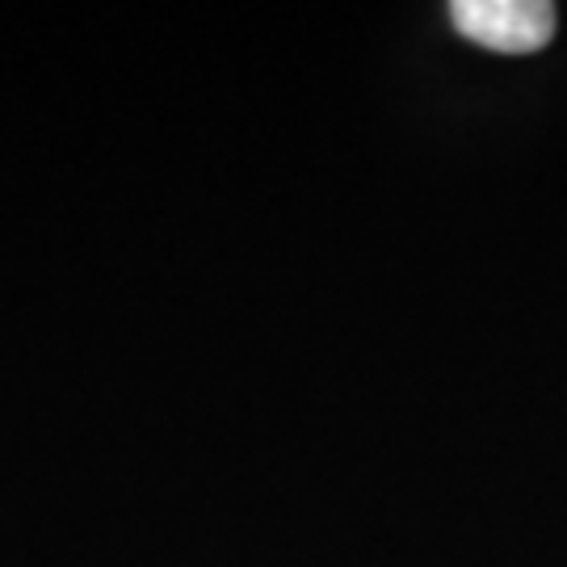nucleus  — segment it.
<instances>
[{"mask_svg":"<svg viewBox=\"0 0 567 567\" xmlns=\"http://www.w3.org/2000/svg\"><path fill=\"white\" fill-rule=\"evenodd\" d=\"M450 18L463 39L501 55L543 51L555 34V4L547 0H454Z\"/></svg>","mask_w":567,"mask_h":567,"instance_id":"f257e3e1","label":"nucleus"}]
</instances>
